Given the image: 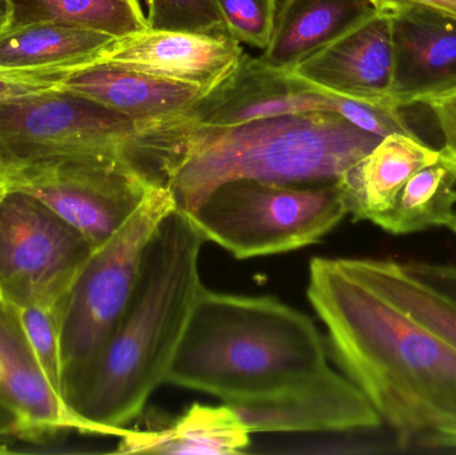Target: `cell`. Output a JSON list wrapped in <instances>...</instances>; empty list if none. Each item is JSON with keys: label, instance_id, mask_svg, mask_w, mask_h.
<instances>
[{"label": "cell", "instance_id": "1", "mask_svg": "<svg viewBox=\"0 0 456 455\" xmlns=\"http://www.w3.org/2000/svg\"><path fill=\"white\" fill-rule=\"evenodd\" d=\"M380 139L331 112L236 125H203L176 112L139 122L126 155L170 190L176 210L189 214L216 187L236 179L337 182Z\"/></svg>", "mask_w": 456, "mask_h": 455}, {"label": "cell", "instance_id": "2", "mask_svg": "<svg viewBox=\"0 0 456 455\" xmlns=\"http://www.w3.org/2000/svg\"><path fill=\"white\" fill-rule=\"evenodd\" d=\"M307 298L337 362L366 395L399 445L456 430V350L351 274L316 256Z\"/></svg>", "mask_w": 456, "mask_h": 455}, {"label": "cell", "instance_id": "3", "mask_svg": "<svg viewBox=\"0 0 456 455\" xmlns=\"http://www.w3.org/2000/svg\"><path fill=\"white\" fill-rule=\"evenodd\" d=\"M203 235L174 210L150 240L133 297L91 368L66 401L95 435L122 437L165 384L203 283Z\"/></svg>", "mask_w": 456, "mask_h": 455}, {"label": "cell", "instance_id": "4", "mask_svg": "<svg viewBox=\"0 0 456 455\" xmlns=\"http://www.w3.org/2000/svg\"><path fill=\"white\" fill-rule=\"evenodd\" d=\"M330 370L323 337L305 313L273 297L203 286L165 384L235 405L305 386Z\"/></svg>", "mask_w": 456, "mask_h": 455}, {"label": "cell", "instance_id": "5", "mask_svg": "<svg viewBox=\"0 0 456 455\" xmlns=\"http://www.w3.org/2000/svg\"><path fill=\"white\" fill-rule=\"evenodd\" d=\"M347 214L338 181L284 184L236 179L216 187L186 215L206 242L248 259L318 243Z\"/></svg>", "mask_w": 456, "mask_h": 455}, {"label": "cell", "instance_id": "6", "mask_svg": "<svg viewBox=\"0 0 456 455\" xmlns=\"http://www.w3.org/2000/svg\"><path fill=\"white\" fill-rule=\"evenodd\" d=\"M176 205L167 187H152L122 229L94 251L61 306L64 397L111 338L133 297L150 240Z\"/></svg>", "mask_w": 456, "mask_h": 455}, {"label": "cell", "instance_id": "7", "mask_svg": "<svg viewBox=\"0 0 456 455\" xmlns=\"http://www.w3.org/2000/svg\"><path fill=\"white\" fill-rule=\"evenodd\" d=\"M138 123L64 88L0 102V175L71 158L119 157Z\"/></svg>", "mask_w": 456, "mask_h": 455}, {"label": "cell", "instance_id": "8", "mask_svg": "<svg viewBox=\"0 0 456 455\" xmlns=\"http://www.w3.org/2000/svg\"><path fill=\"white\" fill-rule=\"evenodd\" d=\"M87 238L32 195L0 198V299L16 309L61 307L94 254Z\"/></svg>", "mask_w": 456, "mask_h": 455}, {"label": "cell", "instance_id": "9", "mask_svg": "<svg viewBox=\"0 0 456 455\" xmlns=\"http://www.w3.org/2000/svg\"><path fill=\"white\" fill-rule=\"evenodd\" d=\"M331 112L379 138L391 134L417 136L403 109L372 103L323 90L292 69L268 66L243 53L230 75L179 114L203 125H236L265 118Z\"/></svg>", "mask_w": 456, "mask_h": 455}, {"label": "cell", "instance_id": "10", "mask_svg": "<svg viewBox=\"0 0 456 455\" xmlns=\"http://www.w3.org/2000/svg\"><path fill=\"white\" fill-rule=\"evenodd\" d=\"M82 232L94 250L111 240L158 184L127 155L51 160L4 176Z\"/></svg>", "mask_w": 456, "mask_h": 455}, {"label": "cell", "instance_id": "11", "mask_svg": "<svg viewBox=\"0 0 456 455\" xmlns=\"http://www.w3.org/2000/svg\"><path fill=\"white\" fill-rule=\"evenodd\" d=\"M243 53L230 37L144 28L112 37L90 66L120 67L197 85L208 93L232 72Z\"/></svg>", "mask_w": 456, "mask_h": 455}, {"label": "cell", "instance_id": "12", "mask_svg": "<svg viewBox=\"0 0 456 455\" xmlns=\"http://www.w3.org/2000/svg\"><path fill=\"white\" fill-rule=\"evenodd\" d=\"M228 406L249 435L355 432L383 424L358 386L334 370L305 386Z\"/></svg>", "mask_w": 456, "mask_h": 455}, {"label": "cell", "instance_id": "13", "mask_svg": "<svg viewBox=\"0 0 456 455\" xmlns=\"http://www.w3.org/2000/svg\"><path fill=\"white\" fill-rule=\"evenodd\" d=\"M0 406L19 440L42 441L61 432L93 435L43 373L19 309L0 299Z\"/></svg>", "mask_w": 456, "mask_h": 455}, {"label": "cell", "instance_id": "14", "mask_svg": "<svg viewBox=\"0 0 456 455\" xmlns=\"http://www.w3.org/2000/svg\"><path fill=\"white\" fill-rule=\"evenodd\" d=\"M292 71L338 95L398 104L393 93V18L375 11Z\"/></svg>", "mask_w": 456, "mask_h": 455}, {"label": "cell", "instance_id": "15", "mask_svg": "<svg viewBox=\"0 0 456 455\" xmlns=\"http://www.w3.org/2000/svg\"><path fill=\"white\" fill-rule=\"evenodd\" d=\"M393 18L396 103L456 77V19L430 11H402Z\"/></svg>", "mask_w": 456, "mask_h": 455}, {"label": "cell", "instance_id": "16", "mask_svg": "<svg viewBox=\"0 0 456 455\" xmlns=\"http://www.w3.org/2000/svg\"><path fill=\"white\" fill-rule=\"evenodd\" d=\"M441 157L442 149H433L420 138L391 134L380 139L366 157L338 179L348 214L355 221L375 224L393 207L409 179Z\"/></svg>", "mask_w": 456, "mask_h": 455}, {"label": "cell", "instance_id": "17", "mask_svg": "<svg viewBox=\"0 0 456 455\" xmlns=\"http://www.w3.org/2000/svg\"><path fill=\"white\" fill-rule=\"evenodd\" d=\"M59 87L103 104L136 123L183 111L206 93L197 85L109 64L69 72Z\"/></svg>", "mask_w": 456, "mask_h": 455}, {"label": "cell", "instance_id": "18", "mask_svg": "<svg viewBox=\"0 0 456 455\" xmlns=\"http://www.w3.org/2000/svg\"><path fill=\"white\" fill-rule=\"evenodd\" d=\"M375 12L369 0H281L263 63L294 69Z\"/></svg>", "mask_w": 456, "mask_h": 455}, {"label": "cell", "instance_id": "19", "mask_svg": "<svg viewBox=\"0 0 456 455\" xmlns=\"http://www.w3.org/2000/svg\"><path fill=\"white\" fill-rule=\"evenodd\" d=\"M249 432L238 414L222 406L192 405L184 416L165 429L126 430L118 453L125 454H240L249 446Z\"/></svg>", "mask_w": 456, "mask_h": 455}, {"label": "cell", "instance_id": "20", "mask_svg": "<svg viewBox=\"0 0 456 455\" xmlns=\"http://www.w3.org/2000/svg\"><path fill=\"white\" fill-rule=\"evenodd\" d=\"M110 35L56 23L0 32V69L72 72L93 63Z\"/></svg>", "mask_w": 456, "mask_h": 455}, {"label": "cell", "instance_id": "21", "mask_svg": "<svg viewBox=\"0 0 456 455\" xmlns=\"http://www.w3.org/2000/svg\"><path fill=\"white\" fill-rule=\"evenodd\" d=\"M340 259L351 274L456 350V299L393 259Z\"/></svg>", "mask_w": 456, "mask_h": 455}, {"label": "cell", "instance_id": "22", "mask_svg": "<svg viewBox=\"0 0 456 455\" xmlns=\"http://www.w3.org/2000/svg\"><path fill=\"white\" fill-rule=\"evenodd\" d=\"M456 205V154L442 147V157L409 179L393 207L375 224L394 235L446 226Z\"/></svg>", "mask_w": 456, "mask_h": 455}, {"label": "cell", "instance_id": "23", "mask_svg": "<svg viewBox=\"0 0 456 455\" xmlns=\"http://www.w3.org/2000/svg\"><path fill=\"white\" fill-rule=\"evenodd\" d=\"M10 27L56 23L112 37L149 28L139 0H8ZM8 27V28H10Z\"/></svg>", "mask_w": 456, "mask_h": 455}, {"label": "cell", "instance_id": "24", "mask_svg": "<svg viewBox=\"0 0 456 455\" xmlns=\"http://www.w3.org/2000/svg\"><path fill=\"white\" fill-rule=\"evenodd\" d=\"M19 315L43 373L53 389L66 400L61 339V306L23 307L19 309Z\"/></svg>", "mask_w": 456, "mask_h": 455}, {"label": "cell", "instance_id": "25", "mask_svg": "<svg viewBox=\"0 0 456 455\" xmlns=\"http://www.w3.org/2000/svg\"><path fill=\"white\" fill-rule=\"evenodd\" d=\"M149 28L228 37L216 0H146Z\"/></svg>", "mask_w": 456, "mask_h": 455}, {"label": "cell", "instance_id": "26", "mask_svg": "<svg viewBox=\"0 0 456 455\" xmlns=\"http://www.w3.org/2000/svg\"><path fill=\"white\" fill-rule=\"evenodd\" d=\"M228 37L239 45L265 50L273 35L278 0H216Z\"/></svg>", "mask_w": 456, "mask_h": 455}, {"label": "cell", "instance_id": "27", "mask_svg": "<svg viewBox=\"0 0 456 455\" xmlns=\"http://www.w3.org/2000/svg\"><path fill=\"white\" fill-rule=\"evenodd\" d=\"M428 107L444 135V147L456 154V77L410 99L409 106Z\"/></svg>", "mask_w": 456, "mask_h": 455}, {"label": "cell", "instance_id": "28", "mask_svg": "<svg viewBox=\"0 0 456 455\" xmlns=\"http://www.w3.org/2000/svg\"><path fill=\"white\" fill-rule=\"evenodd\" d=\"M69 72L0 69V102L53 90Z\"/></svg>", "mask_w": 456, "mask_h": 455}, {"label": "cell", "instance_id": "29", "mask_svg": "<svg viewBox=\"0 0 456 455\" xmlns=\"http://www.w3.org/2000/svg\"><path fill=\"white\" fill-rule=\"evenodd\" d=\"M407 272L419 278L423 282L444 291L447 296L456 299V266L438 264H402Z\"/></svg>", "mask_w": 456, "mask_h": 455}, {"label": "cell", "instance_id": "30", "mask_svg": "<svg viewBox=\"0 0 456 455\" xmlns=\"http://www.w3.org/2000/svg\"><path fill=\"white\" fill-rule=\"evenodd\" d=\"M378 12L393 16L402 11L420 10L456 19V0H369Z\"/></svg>", "mask_w": 456, "mask_h": 455}, {"label": "cell", "instance_id": "31", "mask_svg": "<svg viewBox=\"0 0 456 455\" xmlns=\"http://www.w3.org/2000/svg\"><path fill=\"white\" fill-rule=\"evenodd\" d=\"M417 445L423 446V448L455 449L456 451V430L428 435V437L422 438Z\"/></svg>", "mask_w": 456, "mask_h": 455}, {"label": "cell", "instance_id": "32", "mask_svg": "<svg viewBox=\"0 0 456 455\" xmlns=\"http://www.w3.org/2000/svg\"><path fill=\"white\" fill-rule=\"evenodd\" d=\"M11 5L8 0H0V32L10 27Z\"/></svg>", "mask_w": 456, "mask_h": 455}, {"label": "cell", "instance_id": "33", "mask_svg": "<svg viewBox=\"0 0 456 455\" xmlns=\"http://www.w3.org/2000/svg\"><path fill=\"white\" fill-rule=\"evenodd\" d=\"M447 227H449V229L456 235V214H454V216H452V219L450 221V223L447 224Z\"/></svg>", "mask_w": 456, "mask_h": 455}, {"label": "cell", "instance_id": "34", "mask_svg": "<svg viewBox=\"0 0 456 455\" xmlns=\"http://www.w3.org/2000/svg\"><path fill=\"white\" fill-rule=\"evenodd\" d=\"M7 187V182H5V178L3 175H0V190H4Z\"/></svg>", "mask_w": 456, "mask_h": 455}, {"label": "cell", "instance_id": "35", "mask_svg": "<svg viewBox=\"0 0 456 455\" xmlns=\"http://www.w3.org/2000/svg\"><path fill=\"white\" fill-rule=\"evenodd\" d=\"M5 189H7V187H5ZM5 189L4 190H0V198H2L3 192L5 191Z\"/></svg>", "mask_w": 456, "mask_h": 455}]
</instances>
